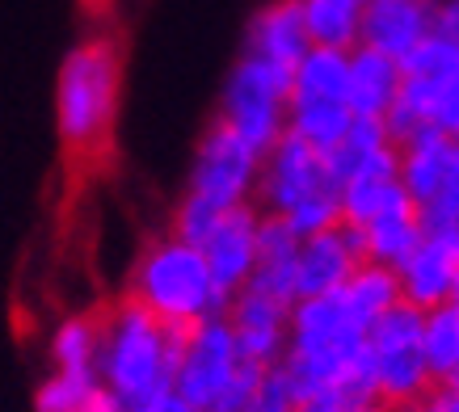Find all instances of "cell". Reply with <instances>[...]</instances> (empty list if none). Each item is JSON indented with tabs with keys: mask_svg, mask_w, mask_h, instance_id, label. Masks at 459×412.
Segmentation results:
<instances>
[{
	"mask_svg": "<svg viewBox=\"0 0 459 412\" xmlns=\"http://www.w3.org/2000/svg\"><path fill=\"white\" fill-rule=\"evenodd\" d=\"M279 366L291 374L299 399L379 404L367 362V324L350 312L337 290L291 303L287 354Z\"/></svg>",
	"mask_w": 459,
	"mask_h": 412,
	"instance_id": "obj_1",
	"label": "cell"
},
{
	"mask_svg": "<svg viewBox=\"0 0 459 412\" xmlns=\"http://www.w3.org/2000/svg\"><path fill=\"white\" fill-rule=\"evenodd\" d=\"M123 101V51L106 34L81 39L56 76V131L72 160H101Z\"/></svg>",
	"mask_w": 459,
	"mask_h": 412,
	"instance_id": "obj_2",
	"label": "cell"
},
{
	"mask_svg": "<svg viewBox=\"0 0 459 412\" xmlns=\"http://www.w3.org/2000/svg\"><path fill=\"white\" fill-rule=\"evenodd\" d=\"M181 332L140 307L135 299H123L101 316V345H98V383L118 404L135 408L148 396L173 387Z\"/></svg>",
	"mask_w": 459,
	"mask_h": 412,
	"instance_id": "obj_3",
	"label": "cell"
},
{
	"mask_svg": "<svg viewBox=\"0 0 459 412\" xmlns=\"http://www.w3.org/2000/svg\"><path fill=\"white\" fill-rule=\"evenodd\" d=\"M253 206H257V215L282 219L304 240V236H316L342 223V185H337L325 151L295 135H282L262 156Z\"/></svg>",
	"mask_w": 459,
	"mask_h": 412,
	"instance_id": "obj_4",
	"label": "cell"
},
{
	"mask_svg": "<svg viewBox=\"0 0 459 412\" xmlns=\"http://www.w3.org/2000/svg\"><path fill=\"white\" fill-rule=\"evenodd\" d=\"M131 299L178 332L228 312V295L215 287L203 248L181 236H165L140 253L131 270Z\"/></svg>",
	"mask_w": 459,
	"mask_h": 412,
	"instance_id": "obj_5",
	"label": "cell"
},
{
	"mask_svg": "<svg viewBox=\"0 0 459 412\" xmlns=\"http://www.w3.org/2000/svg\"><path fill=\"white\" fill-rule=\"evenodd\" d=\"M257 168H262V156L249 143H240L228 126L215 123L195 151L190 181H186L181 206H178V215H173V236L198 245L228 210L253 206Z\"/></svg>",
	"mask_w": 459,
	"mask_h": 412,
	"instance_id": "obj_6",
	"label": "cell"
},
{
	"mask_svg": "<svg viewBox=\"0 0 459 412\" xmlns=\"http://www.w3.org/2000/svg\"><path fill=\"white\" fill-rule=\"evenodd\" d=\"M257 379L262 371L240 357L237 337L223 316L181 332L173 391L195 412H249Z\"/></svg>",
	"mask_w": 459,
	"mask_h": 412,
	"instance_id": "obj_7",
	"label": "cell"
},
{
	"mask_svg": "<svg viewBox=\"0 0 459 412\" xmlns=\"http://www.w3.org/2000/svg\"><path fill=\"white\" fill-rule=\"evenodd\" d=\"M384 126L392 143L421 126H438L459 139V42L430 34L413 56L401 59V93L384 114Z\"/></svg>",
	"mask_w": 459,
	"mask_h": 412,
	"instance_id": "obj_8",
	"label": "cell"
},
{
	"mask_svg": "<svg viewBox=\"0 0 459 412\" xmlns=\"http://www.w3.org/2000/svg\"><path fill=\"white\" fill-rule=\"evenodd\" d=\"M354 114L346 106V51L307 47L287 76V135L329 151L346 135Z\"/></svg>",
	"mask_w": 459,
	"mask_h": 412,
	"instance_id": "obj_9",
	"label": "cell"
},
{
	"mask_svg": "<svg viewBox=\"0 0 459 412\" xmlns=\"http://www.w3.org/2000/svg\"><path fill=\"white\" fill-rule=\"evenodd\" d=\"M367 362H371L376 399L384 408H418V399L434 387L421 349L418 307L396 303L367 329Z\"/></svg>",
	"mask_w": 459,
	"mask_h": 412,
	"instance_id": "obj_10",
	"label": "cell"
},
{
	"mask_svg": "<svg viewBox=\"0 0 459 412\" xmlns=\"http://www.w3.org/2000/svg\"><path fill=\"white\" fill-rule=\"evenodd\" d=\"M215 123L228 126L257 156H265L287 135V72L265 68L257 59L240 56L237 68L228 72Z\"/></svg>",
	"mask_w": 459,
	"mask_h": 412,
	"instance_id": "obj_11",
	"label": "cell"
},
{
	"mask_svg": "<svg viewBox=\"0 0 459 412\" xmlns=\"http://www.w3.org/2000/svg\"><path fill=\"white\" fill-rule=\"evenodd\" d=\"M228 329L237 337V349L240 357L257 366V371H270V366H279L282 354H287V324H291V303L274 299V295H265V290H237L232 299H228Z\"/></svg>",
	"mask_w": 459,
	"mask_h": 412,
	"instance_id": "obj_12",
	"label": "cell"
},
{
	"mask_svg": "<svg viewBox=\"0 0 459 412\" xmlns=\"http://www.w3.org/2000/svg\"><path fill=\"white\" fill-rule=\"evenodd\" d=\"M455 265H459V227H430L426 223V232L413 245V253L392 270L401 303L418 307V312H430V307L446 303L451 299V282H455Z\"/></svg>",
	"mask_w": 459,
	"mask_h": 412,
	"instance_id": "obj_13",
	"label": "cell"
},
{
	"mask_svg": "<svg viewBox=\"0 0 459 412\" xmlns=\"http://www.w3.org/2000/svg\"><path fill=\"white\" fill-rule=\"evenodd\" d=\"M434 34V0H367L359 47L388 59H409Z\"/></svg>",
	"mask_w": 459,
	"mask_h": 412,
	"instance_id": "obj_14",
	"label": "cell"
},
{
	"mask_svg": "<svg viewBox=\"0 0 459 412\" xmlns=\"http://www.w3.org/2000/svg\"><path fill=\"white\" fill-rule=\"evenodd\" d=\"M257 219H262L257 206H237V210H228V215L198 240L211 278H215V287H220L228 299H232L237 290L249 287V278H253V262H257Z\"/></svg>",
	"mask_w": 459,
	"mask_h": 412,
	"instance_id": "obj_15",
	"label": "cell"
},
{
	"mask_svg": "<svg viewBox=\"0 0 459 412\" xmlns=\"http://www.w3.org/2000/svg\"><path fill=\"white\" fill-rule=\"evenodd\" d=\"M362 262L359 232L337 223L316 236L299 240V262H295V299H316V295H333L354 265Z\"/></svg>",
	"mask_w": 459,
	"mask_h": 412,
	"instance_id": "obj_16",
	"label": "cell"
},
{
	"mask_svg": "<svg viewBox=\"0 0 459 412\" xmlns=\"http://www.w3.org/2000/svg\"><path fill=\"white\" fill-rule=\"evenodd\" d=\"M307 39L304 13H299V0H270L265 9H257V17L249 21L245 34V56L265 64V68H279L291 76V68L307 56Z\"/></svg>",
	"mask_w": 459,
	"mask_h": 412,
	"instance_id": "obj_17",
	"label": "cell"
},
{
	"mask_svg": "<svg viewBox=\"0 0 459 412\" xmlns=\"http://www.w3.org/2000/svg\"><path fill=\"white\" fill-rule=\"evenodd\" d=\"M401 206H413V198L404 193L401 177H396V148L367 160L342 181V223L346 227H362Z\"/></svg>",
	"mask_w": 459,
	"mask_h": 412,
	"instance_id": "obj_18",
	"label": "cell"
},
{
	"mask_svg": "<svg viewBox=\"0 0 459 412\" xmlns=\"http://www.w3.org/2000/svg\"><path fill=\"white\" fill-rule=\"evenodd\" d=\"M451 148H455V139L438 131V126H421V131H413L409 139L396 143V177H401L404 193L413 198L418 210H426L430 198L438 193V185H443Z\"/></svg>",
	"mask_w": 459,
	"mask_h": 412,
	"instance_id": "obj_19",
	"label": "cell"
},
{
	"mask_svg": "<svg viewBox=\"0 0 459 412\" xmlns=\"http://www.w3.org/2000/svg\"><path fill=\"white\" fill-rule=\"evenodd\" d=\"M401 93V64L367 47H350L346 51V106L354 118H376L392 110V101Z\"/></svg>",
	"mask_w": 459,
	"mask_h": 412,
	"instance_id": "obj_20",
	"label": "cell"
},
{
	"mask_svg": "<svg viewBox=\"0 0 459 412\" xmlns=\"http://www.w3.org/2000/svg\"><path fill=\"white\" fill-rule=\"evenodd\" d=\"M295 262H299V236L274 215L257 219V262H253V290H265L282 303H295Z\"/></svg>",
	"mask_w": 459,
	"mask_h": 412,
	"instance_id": "obj_21",
	"label": "cell"
},
{
	"mask_svg": "<svg viewBox=\"0 0 459 412\" xmlns=\"http://www.w3.org/2000/svg\"><path fill=\"white\" fill-rule=\"evenodd\" d=\"M354 232H359V245H362V262H376V265L396 270V265L413 253V245L421 240L426 223H421L418 206H401V210H388V215L362 223Z\"/></svg>",
	"mask_w": 459,
	"mask_h": 412,
	"instance_id": "obj_22",
	"label": "cell"
},
{
	"mask_svg": "<svg viewBox=\"0 0 459 412\" xmlns=\"http://www.w3.org/2000/svg\"><path fill=\"white\" fill-rule=\"evenodd\" d=\"M362 9H367V0H299L312 47H333V51L359 47Z\"/></svg>",
	"mask_w": 459,
	"mask_h": 412,
	"instance_id": "obj_23",
	"label": "cell"
},
{
	"mask_svg": "<svg viewBox=\"0 0 459 412\" xmlns=\"http://www.w3.org/2000/svg\"><path fill=\"white\" fill-rule=\"evenodd\" d=\"M98 345H101V316H68L51 337V371L98 379Z\"/></svg>",
	"mask_w": 459,
	"mask_h": 412,
	"instance_id": "obj_24",
	"label": "cell"
},
{
	"mask_svg": "<svg viewBox=\"0 0 459 412\" xmlns=\"http://www.w3.org/2000/svg\"><path fill=\"white\" fill-rule=\"evenodd\" d=\"M337 295L346 299V307L354 316L371 329L388 307L401 303V290H396V274H392L388 265H376V262H359L354 265V274L337 287Z\"/></svg>",
	"mask_w": 459,
	"mask_h": 412,
	"instance_id": "obj_25",
	"label": "cell"
},
{
	"mask_svg": "<svg viewBox=\"0 0 459 412\" xmlns=\"http://www.w3.org/2000/svg\"><path fill=\"white\" fill-rule=\"evenodd\" d=\"M421 349H426L430 383L459 379V307L455 303H438L430 312H421Z\"/></svg>",
	"mask_w": 459,
	"mask_h": 412,
	"instance_id": "obj_26",
	"label": "cell"
},
{
	"mask_svg": "<svg viewBox=\"0 0 459 412\" xmlns=\"http://www.w3.org/2000/svg\"><path fill=\"white\" fill-rule=\"evenodd\" d=\"M93 387H98V379H76V374L51 371L34 391V412H76Z\"/></svg>",
	"mask_w": 459,
	"mask_h": 412,
	"instance_id": "obj_27",
	"label": "cell"
},
{
	"mask_svg": "<svg viewBox=\"0 0 459 412\" xmlns=\"http://www.w3.org/2000/svg\"><path fill=\"white\" fill-rule=\"evenodd\" d=\"M295 408H299V391H295L291 374L282 371V366L262 371V379L253 387L249 412H295Z\"/></svg>",
	"mask_w": 459,
	"mask_h": 412,
	"instance_id": "obj_28",
	"label": "cell"
},
{
	"mask_svg": "<svg viewBox=\"0 0 459 412\" xmlns=\"http://www.w3.org/2000/svg\"><path fill=\"white\" fill-rule=\"evenodd\" d=\"M421 219L430 223V227H459V139H455V148H451V165L443 173V185L430 198V206L421 210Z\"/></svg>",
	"mask_w": 459,
	"mask_h": 412,
	"instance_id": "obj_29",
	"label": "cell"
},
{
	"mask_svg": "<svg viewBox=\"0 0 459 412\" xmlns=\"http://www.w3.org/2000/svg\"><path fill=\"white\" fill-rule=\"evenodd\" d=\"M413 412H459V379H451V383H434L430 391L418 399V408Z\"/></svg>",
	"mask_w": 459,
	"mask_h": 412,
	"instance_id": "obj_30",
	"label": "cell"
},
{
	"mask_svg": "<svg viewBox=\"0 0 459 412\" xmlns=\"http://www.w3.org/2000/svg\"><path fill=\"white\" fill-rule=\"evenodd\" d=\"M434 34L446 42H459V0H438L434 4Z\"/></svg>",
	"mask_w": 459,
	"mask_h": 412,
	"instance_id": "obj_31",
	"label": "cell"
},
{
	"mask_svg": "<svg viewBox=\"0 0 459 412\" xmlns=\"http://www.w3.org/2000/svg\"><path fill=\"white\" fill-rule=\"evenodd\" d=\"M126 412H195V408L173 387H165V391H156V396H148L143 404H135V408H126Z\"/></svg>",
	"mask_w": 459,
	"mask_h": 412,
	"instance_id": "obj_32",
	"label": "cell"
},
{
	"mask_svg": "<svg viewBox=\"0 0 459 412\" xmlns=\"http://www.w3.org/2000/svg\"><path fill=\"white\" fill-rule=\"evenodd\" d=\"M76 412H123V404H118V399H114L110 391L98 383L93 391H89V396H84V404Z\"/></svg>",
	"mask_w": 459,
	"mask_h": 412,
	"instance_id": "obj_33",
	"label": "cell"
},
{
	"mask_svg": "<svg viewBox=\"0 0 459 412\" xmlns=\"http://www.w3.org/2000/svg\"><path fill=\"white\" fill-rule=\"evenodd\" d=\"M295 412H342V404L337 399H299Z\"/></svg>",
	"mask_w": 459,
	"mask_h": 412,
	"instance_id": "obj_34",
	"label": "cell"
},
{
	"mask_svg": "<svg viewBox=\"0 0 459 412\" xmlns=\"http://www.w3.org/2000/svg\"><path fill=\"white\" fill-rule=\"evenodd\" d=\"M446 303H455V307H459V265H455V282H451V299H446Z\"/></svg>",
	"mask_w": 459,
	"mask_h": 412,
	"instance_id": "obj_35",
	"label": "cell"
},
{
	"mask_svg": "<svg viewBox=\"0 0 459 412\" xmlns=\"http://www.w3.org/2000/svg\"><path fill=\"white\" fill-rule=\"evenodd\" d=\"M379 412H413V408H384V404H379Z\"/></svg>",
	"mask_w": 459,
	"mask_h": 412,
	"instance_id": "obj_36",
	"label": "cell"
}]
</instances>
